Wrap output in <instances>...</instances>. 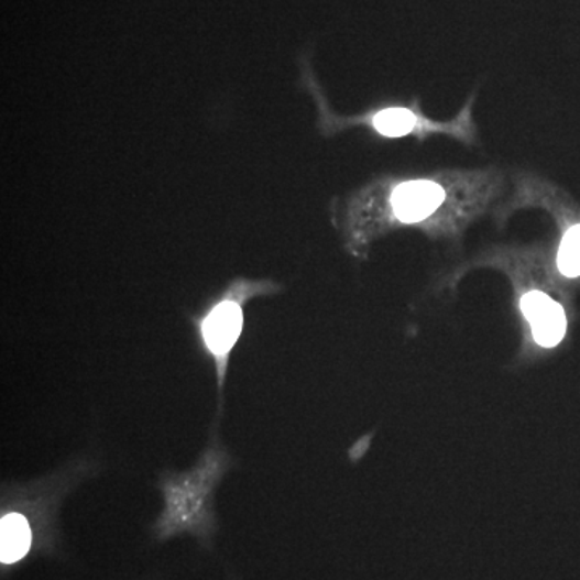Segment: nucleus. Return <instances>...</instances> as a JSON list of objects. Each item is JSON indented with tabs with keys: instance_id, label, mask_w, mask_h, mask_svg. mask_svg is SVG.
<instances>
[{
	"instance_id": "39448f33",
	"label": "nucleus",
	"mask_w": 580,
	"mask_h": 580,
	"mask_svg": "<svg viewBox=\"0 0 580 580\" xmlns=\"http://www.w3.org/2000/svg\"><path fill=\"white\" fill-rule=\"evenodd\" d=\"M373 124L385 138H402L415 130L416 117L406 109H387L374 117Z\"/></svg>"
},
{
	"instance_id": "f257e3e1",
	"label": "nucleus",
	"mask_w": 580,
	"mask_h": 580,
	"mask_svg": "<svg viewBox=\"0 0 580 580\" xmlns=\"http://www.w3.org/2000/svg\"><path fill=\"white\" fill-rule=\"evenodd\" d=\"M253 294V286L242 284L241 294L221 298L199 321L201 346L214 358L218 389L223 391L228 374L229 357L241 339L244 329L242 302Z\"/></svg>"
},
{
	"instance_id": "423d86ee",
	"label": "nucleus",
	"mask_w": 580,
	"mask_h": 580,
	"mask_svg": "<svg viewBox=\"0 0 580 580\" xmlns=\"http://www.w3.org/2000/svg\"><path fill=\"white\" fill-rule=\"evenodd\" d=\"M558 269L565 276H580V225L569 229L558 252Z\"/></svg>"
},
{
	"instance_id": "20e7f679",
	"label": "nucleus",
	"mask_w": 580,
	"mask_h": 580,
	"mask_svg": "<svg viewBox=\"0 0 580 580\" xmlns=\"http://www.w3.org/2000/svg\"><path fill=\"white\" fill-rule=\"evenodd\" d=\"M33 541L30 523L20 513L3 514L0 519V561L13 565L26 557Z\"/></svg>"
},
{
	"instance_id": "f03ea898",
	"label": "nucleus",
	"mask_w": 580,
	"mask_h": 580,
	"mask_svg": "<svg viewBox=\"0 0 580 580\" xmlns=\"http://www.w3.org/2000/svg\"><path fill=\"white\" fill-rule=\"evenodd\" d=\"M524 316L530 322L538 346L557 347L566 335V315L561 305L544 292L533 291L521 300Z\"/></svg>"
},
{
	"instance_id": "7ed1b4c3",
	"label": "nucleus",
	"mask_w": 580,
	"mask_h": 580,
	"mask_svg": "<svg viewBox=\"0 0 580 580\" xmlns=\"http://www.w3.org/2000/svg\"><path fill=\"white\" fill-rule=\"evenodd\" d=\"M446 200V193L433 180H409L392 196L395 217L403 223H418L429 218Z\"/></svg>"
}]
</instances>
